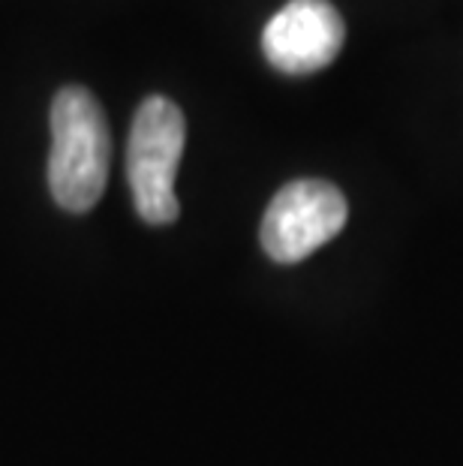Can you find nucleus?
<instances>
[{"label":"nucleus","mask_w":463,"mask_h":466,"mask_svg":"<svg viewBox=\"0 0 463 466\" xmlns=\"http://www.w3.org/2000/svg\"><path fill=\"white\" fill-rule=\"evenodd\" d=\"M347 27L328 0H289L265 25L262 48L274 69L286 76H310L340 55Z\"/></svg>","instance_id":"20e7f679"},{"label":"nucleus","mask_w":463,"mask_h":466,"mask_svg":"<svg viewBox=\"0 0 463 466\" xmlns=\"http://www.w3.org/2000/svg\"><path fill=\"white\" fill-rule=\"evenodd\" d=\"M186 142L184 112L166 96H147L133 117L126 145V175L136 211L145 223L169 226L178 220L175 175Z\"/></svg>","instance_id":"f03ea898"},{"label":"nucleus","mask_w":463,"mask_h":466,"mask_svg":"<svg viewBox=\"0 0 463 466\" xmlns=\"http://www.w3.org/2000/svg\"><path fill=\"white\" fill-rule=\"evenodd\" d=\"M347 199L334 184L301 177L274 196L262 217V247L274 262H301L347 226Z\"/></svg>","instance_id":"7ed1b4c3"},{"label":"nucleus","mask_w":463,"mask_h":466,"mask_svg":"<svg viewBox=\"0 0 463 466\" xmlns=\"http://www.w3.org/2000/svg\"><path fill=\"white\" fill-rule=\"evenodd\" d=\"M112 166V133L100 100L85 87H64L52 103L48 187L64 211L85 214L103 199Z\"/></svg>","instance_id":"f257e3e1"}]
</instances>
